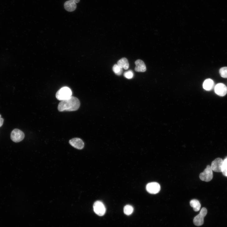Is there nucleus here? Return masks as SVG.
<instances>
[{"label": "nucleus", "instance_id": "obj_1", "mask_svg": "<svg viewBox=\"0 0 227 227\" xmlns=\"http://www.w3.org/2000/svg\"><path fill=\"white\" fill-rule=\"evenodd\" d=\"M80 106V102L76 97L72 96L67 100L61 101L58 106L60 112L72 111L77 110Z\"/></svg>", "mask_w": 227, "mask_h": 227}, {"label": "nucleus", "instance_id": "obj_2", "mask_svg": "<svg viewBox=\"0 0 227 227\" xmlns=\"http://www.w3.org/2000/svg\"><path fill=\"white\" fill-rule=\"evenodd\" d=\"M72 92L71 89L68 87H63L57 91L56 95V98L60 101L65 100L72 96Z\"/></svg>", "mask_w": 227, "mask_h": 227}, {"label": "nucleus", "instance_id": "obj_3", "mask_svg": "<svg viewBox=\"0 0 227 227\" xmlns=\"http://www.w3.org/2000/svg\"><path fill=\"white\" fill-rule=\"evenodd\" d=\"M211 166L208 165L204 172L200 175V179L202 181L209 182L213 178V173Z\"/></svg>", "mask_w": 227, "mask_h": 227}, {"label": "nucleus", "instance_id": "obj_4", "mask_svg": "<svg viewBox=\"0 0 227 227\" xmlns=\"http://www.w3.org/2000/svg\"><path fill=\"white\" fill-rule=\"evenodd\" d=\"M25 135L23 132L18 129H15L12 131L11 138L12 141L16 143L22 141L24 139Z\"/></svg>", "mask_w": 227, "mask_h": 227}, {"label": "nucleus", "instance_id": "obj_5", "mask_svg": "<svg viewBox=\"0 0 227 227\" xmlns=\"http://www.w3.org/2000/svg\"><path fill=\"white\" fill-rule=\"evenodd\" d=\"M207 213V210L205 208H203L200 213L195 217L193 220L194 225L197 226H200L204 223V218Z\"/></svg>", "mask_w": 227, "mask_h": 227}, {"label": "nucleus", "instance_id": "obj_6", "mask_svg": "<svg viewBox=\"0 0 227 227\" xmlns=\"http://www.w3.org/2000/svg\"><path fill=\"white\" fill-rule=\"evenodd\" d=\"M95 213L100 216L104 215L106 212V208L103 203L101 201H96L93 206Z\"/></svg>", "mask_w": 227, "mask_h": 227}, {"label": "nucleus", "instance_id": "obj_7", "mask_svg": "<svg viewBox=\"0 0 227 227\" xmlns=\"http://www.w3.org/2000/svg\"><path fill=\"white\" fill-rule=\"evenodd\" d=\"M223 160L220 158H216L213 161L211 168L213 171L216 172H222Z\"/></svg>", "mask_w": 227, "mask_h": 227}, {"label": "nucleus", "instance_id": "obj_8", "mask_svg": "<svg viewBox=\"0 0 227 227\" xmlns=\"http://www.w3.org/2000/svg\"><path fill=\"white\" fill-rule=\"evenodd\" d=\"M160 187L159 184L155 182L149 183L146 186L147 191L151 194H156L160 190Z\"/></svg>", "mask_w": 227, "mask_h": 227}, {"label": "nucleus", "instance_id": "obj_9", "mask_svg": "<svg viewBox=\"0 0 227 227\" xmlns=\"http://www.w3.org/2000/svg\"><path fill=\"white\" fill-rule=\"evenodd\" d=\"M215 93L220 96H224L227 93V87L223 83H218L215 87Z\"/></svg>", "mask_w": 227, "mask_h": 227}, {"label": "nucleus", "instance_id": "obj_10", "mask_svg": "<svg viewBox=\"0 0 227 227\" xmlns=\"http://www.w3.org/2000/svg\"><path fill=\"white\" fill-rule=\"evenodd\" d=\"M69 143L72 146L78 150L83 149L84 146L83 141L78 138H73L69 141Z\"/></svg>", "mask_w": 227, "mask_h": 227}, {"label": "nucleus", "instance_id": "obj_11", "mask_svg": "<svg viewBox=\"0 0 227 227\" xmlns=\"http://www.w3.org/2000/svg\"><path fill=\"white\" fill-rule=\"evenodd\" d=\"M135 63L136 65L135 71L136 72H144L146 71V65L143 61L140 59L138 60L135 62Z\"/></svg>", "mask_w": 227, "mask_h": 227}, {"label": "nucleus", "instance_id": "obj_12", "mask_svg": "<svg viewBox=\"0 0 227 227\" xmlns=\"http://www.w3.org/2000/svg\"><path fill=\"white\" fill-rule=\"evenodd\" d=\"M64 7L67 11L72 12L74 11L76 9V3L73 0H70L65 3Z\"/></svg>", "mask_w": 227, "mask_h": 227}, {"label": "nucleus", "instance_id": "obj_13", "mask_svg": "<svg viewBox=\"0 0 227 227\" xmlns=\"http://www.w3.org/2000/svg\"><path fill=\"white\" fill-rule=\"evenodd\" d=\"M214 86V82L211 79H208L206 80L203 84L204 88L207 91L211 90Z\"/></svg>", "mask_w": 227, "mask_h": 227}, {"label": "nucleus", "instance_id": "obj_14", "mask_svg": "<svg viewBox=\"0 0 227 227\" xmlns=\"http://www.w3.org/2000/svg\"><path fill=\"white\" fill-rule=\"evenodd\" d=\"M117 63L118 65L122 69L127 70L129 68V62L128 60L126 58H122L117 62Z\"/></svg>", "mask_w": 227, "mask_h": 227}, {"label": "nucleus", "instance_id": "obj_15", "mask_svg": "<svg viewBox=\"0 0 227 227\" xmlns=\"http://www.w3.org/2000/svg\"><path fill=\"white\" fill-rule=\"evenodd\" d=\"M190 205L191 207L193 208L194 210L196 212L199 211L201 207V205L200 202L197 200H191L190 202Z\"/></svg>", "mask_w": 227, "mask_h": 227}, {"label": "nucleus", "instance_id": "obj_16", "mask_svg": "<svg viewBox=\"0 0 227 227\" xmlns=\"http://www.w3.org/2000/svg\"><path fill=\"white\" fill-rule=\"evenodd\" d=\"M134 211L133 207L131 205H127L125 206L124 208V212L125 214L129 215H131Z\"/></svg>", "mask_w": 227, "mask_h": 227}, {"label": "nucleus", "instance_id": "obj_17", "mask_svg": "<svg viewBox=\"0 0 227 227\" xmlns=\"http://www.w3.org/2000/svg\"><path fill=\"white\" fill-rule=\"evenodd\" d=\"M113 70L117 76L121 75L123 72L122 69L120 68L117 64L114 65L113 67Z\"/></svg>", "mask_w": 227, "mask_h": 227}, {"label": "nucleus", "instance_id": "obj_18", "mask_svg": "<svg viewBox=\"0 0 227 227\" xmlns=\"http://www.w3.org/2000/svg\"><path fill=\"white\" fill-rule=\"evenodd\" d=\"M222 172L224 176L227 177V157L223 161Z\"/></svg>", "mask_w": 227, "mask_h": 227}, {"label": "nucleus", "instance_id": "obj_19", "mask_svg": "<svg viewBox=\"0 0 227 227\" xmlns=\"http://www.w3.org/2000/svg\"><path fill=\"white\" fill-rule=\"evenodd\" d=\"M219 73L221 77L227 78V67L221 68L219 71Z\"/></svg>", "mask_w": 227, "mask_h": 227}, {"label": "nucleus", "instance_id": "obj_20", "mask_svg": "<svg viewBox=\"0 0 227 227\" xmlns=\"http://www.w3.org/2000/svg\"><path fill=\"white\" fill-rule=\"evenodd\" d=\"M124 76L127 79H132L134 76V72L131 70H129L124 73Z\"/></svg>", "mask_w": 227, "mask_h": 227}, {"label": "nucleus", "instance_id": "obj_21", "mask_svg": "<svg viewBox=\"0 0 227 227\" xmlns=\"http://www.w3.org/2000/svg\"><path fill=\"white\" fill-rule=\"evenodd\" d=\"M4 122V119L2 118V116L1 114H0V127H1Z\"/></svg>", "mask_w": 227, "mask_h": 227}, {"label": "nucleus", "instance_id": "obj_22", "mask_svg": "<svg viewBox=\"0 0 227 227\" xmlns=\"http://www.w3.org/2000/svg\"><path fill=\"white\" fill-rule=\"evenodd\" d=\"M73 1L75 2L76 3H79L80 1V0H73Z\"/></svg>", "mask_w": 227, "mask_h": 227}]
</instances>
